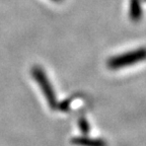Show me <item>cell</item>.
Masks as SVG:
<instances>
[{
	"mask_svg": "<svg viewBox=\"0 0 146 146\" xmlns=\"http://www.w3.org/2000/svg\"><path fill=\"white\" fill-rule=\"evenodd\" d=\"M76 142L85 146H107V143L100 139H77Z\"/></svg>",
	"mask_w": 146,
	"mask_h": 146,
	"instance_id": "obj_3",
	"label": "cell"
},
{
	"mask_svg": "<svg viewBox=\"0 0 146 146\" xmlns=\"http://www.w3.org/2000/svg\"><path fill=\"white\" fill-rule=\"evenodd\" d=\"M144 1H146V0H144Z\"/></svg>",
	"mask_w": 146,
	"mask_h": 146,
	"instance_id": "obj_4",
	"label": "cell"
},
{
	"mask_svg": "<svg viewBox=\"0 0 146 146\" xmlns=\"http://www.w3.org/2000/svg\"><path fill=\"white\" fill-rule=\"evenodd\" d=\"M141 0H130V18L136 23L141 19Z\"/></svg>",
	"mask_w": 146,
	"mask_h": 146,
	"instance_id": "obj_2",
	"label": "cell"
},
{
	"mask_svg": "<svg viewBox=\"0 0 146 146\" xmlns=\"http://www.w3.org/2000/svg\"><path fill=\"white\" fill-rule=\"evenodd\" d=\"M144 60H146V48H140L112 57L108 61V66L110 69H120L131 66L133 64L144 61Z\"/></svg>",
	"mask_w": 146,
	"mask_h": 146,
	"instance_id": "obj_1",
	"label": "cell"
}]
</instances>
